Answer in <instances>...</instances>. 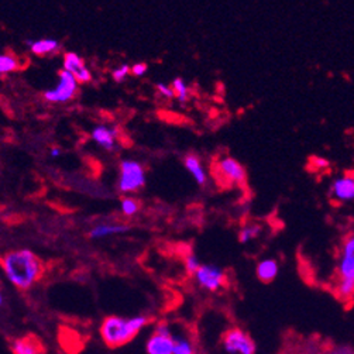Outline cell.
<instances>
[{
	"label": "cell",
	"instance_id": "d4e9b609",
	"mask_svg": "<svg viewBox=\"0 0 354 354\" xmlns=\"http://www.w3.org/2000/svg\"><path fill=\"white\" fill-rule=\"evenodd\" d=\"M129 73H131V68H130L127 64H123V65H120L119 68H116V69L113 71L112 77H113V80H115L116 82H122V81L127 77Z\"/></svg>",
	"mask_w": 354,
	"mask_h": 354
},
{
	"label": "cell",
	"instance_id": "603a6c76",
	"mask_svg": "<svg viewBox=\"0 0 354 354\" xmlns=\"http://www.w3.org/2000/svg\"><path fill=\"white\" fill-rule=\"evenodd\" d=\"M325 354H354L351 344H335L325 350Z\"/></svg>",
	"mask_w": 354,
	"mask_h": 354
},
{
	"label": "cell",
	"instance_id": "30bf717a",
	"mask_svg": "<svg viewBox=\"0 0 354 354\" xmlns=\"http://www.w3.org/2000/svg\"><path fill=\"white\" fill-rule=\"evenodd\" d=\"M64 69L74 75L80 84H86L92 80L91 71L86 68L84 59L77 53H66L64 57Z\"/></svg>",
	"mask_w": 354,
	"mask_h": 354
},
{
	"label": "cell",
	"instance_id": "52a82bcc",
	"mask_svg": "<svg viewBox=\"0 0 354 354\" xmlns=\"http://www.w3.org/2000/svg\"><path fill=\"white\" fill-rule=\"evenodd\" d=\"M175 337L167 324H158L146 342L147 354H174Z\"/></svg>",
	"mask_w": 354,
	"mask_h": 354
},
{
	"label": "cell",
	"instance_id": "8992f818",
	"mask_svg": "<svg viewBox=\"0 0 354 354\" xmlns=\"http://www.w3.org/2000/svg\"><path fill=\"white\" fill-rule=\"evenodd\" d=\"M78 81L68 71L62 69L58 74V84L55 88L44 92V99L53 103H65L73 99L78 91Z\"/></svg>",
	"mask_w": 354,
	"mask_h": 354
},
{
	"label": "cell",
	"instance_id": "9c48e42d",
	"mask_svg": "<svg viewBox=\"0 0 354 354\" xmlns=\"http://www.w3.org/2000/svg\"><path fill=\"white\" fill-rule=\"evenodd\" d=\"M329 195L336 202L354 201V175L344 174L337 176L330 184Z\"/></svg>",
	"mask_w": 354,
	"mask_h": 354
},
{
	"label": "cell",
	"instance_id": "ac0fdd59",
	"mask_svg": "<svg viewBox=\"0 0 354 354\" xmlns=\"http://www.w3.org/2000/svg\"><path fill=\"white\" fill-rule=\"evenodd\" d=\"M17 68H19V61L15 55L12 54L0 55V73H2V75L13 73V71H16Z\"/></svg>",
	"mask_w": 354,
	"mask_h": 354
},
{
	"label": "cell",
	"instance_id": "9a60e30c",
	"mask_svg": "<svg viewBox=\"0 0 354 354\" xmlns=\"http://www.w3.org/2000/svg\"><path fill=\"white\" fill-rule=\"evenodd\" d=\"M130 226L129 225H97L89 232L91 239H103L112 234H119L129 232Z\"/></svg>",
	"mask_w": 354,
	"mask_h": 354
},
{
	"label": "cell",
	"instance_id": "f1b7e54d",
	"mask_svg": "<svg viewBox=\"0 0 354 354\" xmlns=\"http://www.w3.org/2000/svg\"><path fill=\"white\" fill-rule=\"evenodd\" d=\"M50 153H51V157H54V158H55V157H59V156H61L62 150H61L59 147H53Z\"/></svg>",
	"mask_w": 354,
	"mask_h": 354
},
{
	"label": "cell",
	"instance_id": "7402d4cb",
	"mask_svg": "<svg viewBox=\"0 0 354 354\" xmlns=\"http://www.w3.org/2000/svg\"><path fill=\"white\" fill-rule=\"evenodd\" d=\"M138 210V202L134 198H124L122 201V212L126 216H133Z\"/></svg>",
	"mask_w": 354,
	"mask_h": 354
},
{
	"label": "cell",
	"instance_id": "7c38bea8",
	"mask_svg": "<svg viewBox=\"0 0 354 354\" xmlns=\"http://www.w3.org/2000/svg\"><path fill=\"white\" fill-rule=\"evenodd\" d=\"M116 130L111 129L108 126H96L92 130V138L96 145H99L104 150H113L116 146Z\"/></svg>",
	"mask_w": 354,
	"mask_h": 354
},
{
	"label": "cell",
	"instance_id": "cb8c5ba5",
	"mask_svg": "<svg viewBox=\"0 0 354 354\" xmlns=\"http://www.w3.org/2000/svg\"><path fill=\"white\" fill-rule=\"evenodd\" d=\"M201 263H199V260H198V257L196 256H194V254H188L187 257H185V268H187V271L189 272V274H196V271L201 268Z\"/></svg>",
	"mask_w": 354,
	"mask_h": 354
},
{
	"label": "cell",
	"instance_id": "4316f807",
	"mask_svg": "<svg viewBox=\"0 0 354 354\" xmlns=\"http://www.w3.org/2000/svg\"><path fill=\"white\" fill-rule=\"evenodd\" d=\"M131 73L136 75V77H141L145 75L147 73V64L146 62H137L131 66Z\"/></svg>",
	"mask_w": 354,
	"mask_h": 354
},
{
	"label": "cell",
	"instance_id": "83f0119b",
	"mask_svg": "<svg viewBox=\"0 0 354 354\" xmlns=\"http://www.w3.org/2000/svg\"><path fill=\"white\" fill-rule=\"evenodd\" d=\"M310 161H312L313 167H315V168H317V169H325V168H328V167H329V161H328V160H325V158H322V157H317V156H315V157H312V158H310Z\"/></svg>",
	"mask_w": 354,
	"mask_h": 354
},
{
	"label": "cell",
	"instance_id": "d6986e66",
	"mask_svg": "<svg viewBox=\"0 0 354 354\" xmlns=\"http://www.w3.org/2000/svg\"><path fill=\"white\" fill-rule=\"evenodd\" d=\"M261 232V227L259 225H244L239 232V240L241 243H249L250 240L256 239Z\"/></svg>",
	"mask_w": 354,
	"mask_h": 354
},
{
	"label": "cell",
	"instance_id": "5b68a950",
	"mask_svg": "<svg viewBox=\"0 0 354 354\" xmlns=\"http://www.w3.org/2000/svg\"><path fill=\"white\" fill-rule=\"evenodd\" d=\"M222 347L227 354H256L257 350L249 333L239 328H233L223 335Z\"/></svg>",
	"mask_w": 354,
	"mask_h": 354
},
{
	"label": "cell",
	"instance_id": "6da1fadb",
	"mask_svg": "<svg viewBox=\"0 0 354 354\" xmlns=\"http://www.w3.org/2000/svg\"><path fill=\"white\" fill-rule=\"evenodd\" d=\"M2 267L10 284L19 290L31 288L44 272L43 261L27 249L6 253Z\"/></svg>",
	"mask_w": 354,
	"mask_h": 354
},
{
	"label": "cell",
	"instance_id": "ffe728a7",
	"mask_svg": "<svg viewBox=\"0 0 354 354\" xmlns=\"http://www.w3.org/2000/svg\"><path fill=\"white\" fill-rule=\"evenodd\" d=\"M174 354H195L194 343L187 337H175Z\"/></svg>",
	"mask_w": 354,
	"mask_h": 354
},
{
	"label": "cell",
	"instance_id": "ba28073f",
	"mask_svg": "<svg viewBox=\"0 0 354 354\" xmlns=\"http://www.w3.org/2000/svg\"><path fill=\"white\" fill-rule=\"evenodd\" d=\"M196 282L207 291H218L223 287L225 271L215 264H202L195 274Z\"/></svg>",
	"mask_w": 354,
	"mask_h": 354
},
{
	"label": "cell",
	"instance_id": "484cf974",
	"mask_svg": "<svg viewBox=\"0 0 354 354\" xmlns=\"http://www.w3.org/2000/svg\"><path fill=\"white\" fill-rule=\"evenodd\" d=\"M157 89H158V92H160L162 96H165L167 99L175 97V92H174V88H172V86H168V85H165V84H162V82H158V84H157Z\"/></svg>",
	"mask_w": 354,
	"mask_h": 354
},
{
	"label": "cell",
	"instance_id": "8fae6325",
	"mask_svg": "<svg viewBox=\"0 0 354 354\" xmlns=\"http://www.w3.org/2000/svg\"><path fill=\"white\" fill-rule=\"evenodd\" d=\"M219 171L222 172V175L226 180H229L232 183L243 184L245 181V171H244L243 165L232 157H226V158L221 160Z\"/></svg>",
	"mask_w": 354,
	"mask_h": 354
},
{
	"label": "cell",
	"instance_id": "7a4b0ae2",
	"mask_svg": "<svg viewBox=\"0 0 354 354\" xmlns=\"http://www.w3.org/2000/svg\"><path fill=\"white\" fill-rule=\"evenodd\" d=\"M149 324L146 316H108L100 325V337L106 346L118 348L131 342Z\"/></svg>",
	"mask_w": 354,
	"mask_h": 354
},
{
	"label": "cell",
	"instance_id": "4fadbf2b",
	"mask_svg": "<svg viewBox=\"0 0 354 354\" xmlns=\"http://www.w3.org/2000/svg\"><path fill=\"white\" fill-rule=\"evenodd\" d=\"M13 354H43V344L34 336H26L13 340L12 343Z\"/></svg>",
	"mask_w": 354,
	"mask_h": 354
},
{
	"label": "cell",
	"instance_id": "5bb4252c",
	"mask_svg": "<svg viewBox=\"0 0 354 354\" xmlns=\"http://www.w3.org/2000/svg\"><path fill=\"white\" fill-rule=\"evenodd\" d=\"M278 270H279V267L275 260L266 259L257 264L256 275L261 282H264V284H268V282H272L277 278Z\"/></svg>",
	"mask_w": 354,
	"mask_h": 354
},
{
	"label": "cell",
	"instance_id": "3957f363",
	"mask_svg": "<svg viewBox=\"0 0 354 354\" xmlns=\"http://www.w3.org/2000/svg\"><path fill=\"white\" fill-rule=\"evenodd\" d=\"M333 292L342 302L354 299V232L347 233L342 241Z\"/></svg>",
	"mask_w": 354,
	"mask_h": 354
},
{
	"label": "cell",
	"instance_id": "2e32d148",
	"mask_svg": "<svg viewBox=\"0 0 354 354\" xmlns=\"http://www.w3.org/2000/svg\"><path fill=\"white\" fill-rule=\"evenodd\" d=\"M184 164H185V168L192 174L195 181L199 185H203L206 183V172L203 169V165H202L201 160L196 156H194V154L187 156Z\"/></svg>",
	"mask_w": 354,
	"mask_h": 354
},
{
	"label": "cell",
	"instance_id": "44dd1931",
	"mask_svg": "<svg viewBox=\"0 0 354 354\" xmlns=\"http://www.w3.org/2000/svg\"><path fill=\"white\" fill-rule=\"evenodd\" d=\"M172 88L175 92V96L178 97L180 102H187L188 96H189V89L188 85L185 84V81L183 78H176L172 82Z\"/></svg>",
	"mask_w": 354,
	"mask_h": 354
},
{
	"label": "cell",
	"instance_id": "277c9868",
	"mask_svg": "<svg viewBox=\"0 0 354 354\" xmlns=\"http://www.w3.org/2000/svg\"><path fill=\"white\" fill-rule=\"evenodd\" d=\"M146 184V172L143 165L134 160H123L120 162V176H119V191L120 192H134Z\"/></svg>",
	"mask_w": 354,
	"mask_h": 354
},
{
	"label": "cell",
	"instance_id": "e0dca14e",
	"mask_svg": "<svg viewBox=\"0 0 354 354\" xmlns=\"http://www.w3.org/2000/svg\"><path fill=\"white\" fill-rule=\"evenodd\" d=\"M28 46H30V50L35 55H46V54L54 53L59 48V43L53 39H41V40L28 41Z\"/></svg>",
	"mask_w": 354,
	"mask_h": 354
}]
</instances>
